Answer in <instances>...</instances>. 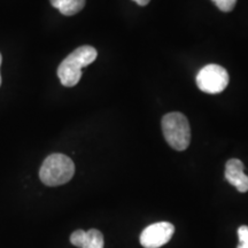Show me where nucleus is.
<instances>
[{"label":"nucleus","mask_w":248,"mask_h":248,"mask_svg":"<svg viewBox=\"0 0 248 248\" xmlns=\"http://www.w3.org/2000/svg\"><path fill=\"white\" fill-rule=\"evenodd\" d=\"M244 163L238 159L229 160L225 164V179L240 193L248 191V176L244 172Z\"/></svg>","instance_id":"nucleus-6"},{"label":"nucleus","mask_w":248,"mask_h":248,"mask_svg":"<svg viewBox=\"0 0 248 248\" xmlns=\"http://www.w3.org/2000/svg\"><path fill=\"white\" fill-rule=\"evenodd\" d=\"M133 1L137 2L139 6H146L148 2L151 1V0H133Z\"/></svg>","instance_id":"nucleus-11"},{"label":"nucleus","mask_w":248,"mask_h":248,"mask_svg":"<svg viewBox=\"0 0 248 248\" xmlns=\"http://www.w3.org/2000/svg\"><path fill=\"white\" fill-rule=\"evenodd\" d=\"M173 232H175V226L171 223H154V224L148 225L141 232L139 241L144 248H160L169 243Z\"/></svg>","instance_id":"nucleus-5"},{"label":"nucleus","mask_w":248,"mask_h":248,"mask_svg":"<svg viewBox=\"0 0 248 248\" xmlns=\"http://www.w3.org/2000/svg\"><path fill=\"white\" fill-rule=\"evenodd\" d=\"M52 6L57 8L62 15L71 16L82 11L85 6V0H49Z\"/></svg>","instance_id":"nucleus-8"},{"label":"nucleus","mask_w":248,"mask_h":248,"mask_svg":"<svg viewBox=\"0 0 248 248\" xmlns=\"http://www.w3.org/2000/svg\"><path fill=\"white\" fill-rule=\"evenodd\" d=\"M75 164L67 155L54 153L44 160L39 170L40 181L47 186L63 185L74 177Z\"/></svg>","instance_id":"nucleus-2"},{"label":"nucleus","mask_w":248,"mask_h":248,"mask_svg":"<svg viewBox=\"0 0 248 248\" xmlns=\"http://www.w3.org/2000/svg\"><path fill=\"white\" fill-rule=\"evenodd\" d=\"M197 85L202 92L216 94L224 91L229 84V74L218 64H207L197 75Z\"/></svg>","instance_id":"nucleus-4"},{"label":"nucleus","mask_w":248,"mask_h":248,"mask_svg":"<svg viewBox=\"0 0 248 248\" xmlns=\"http://www.w3.org/2000/svg\"><path fill=\"white\" fill-rule=\"evenodd\" d=\"M97 57V49L89 45L80 46L71 52L58 68V76L61 84L67 88L75 86L82 77V68L91 64Z\"/></svg>","instance_id":"nucleus-1"},{"label":"nucleus","mask_w":248,"mask_h":248,"mask_svg":"<svg viewBox=\"0 0 248 248\" xmlns=\"http://www.w3.org/2000/svg\"><path fill=\"white\" fill-rule=\"evenodd\" d=\"M70 243L78 248H104V235L97 229L89 231L76 230L70 235Z\"/></svg>","instance_id":"nucleus-7"},{"label":"nucleus","mask_w":248,"mask_h":248,"mask_svg":"<svg viewBox=\"0 0 248 248\" xmlns=\"http://www.w3.org/2000/svg\"><path fill=\"white\" fill-rule=\"evenodd\" d=\"M162 131L166 140L176 151H185L191 141V128L182 113H169L162 119Z\"/></svg>","instance_id":"nucleus-3"},{"label":"nucleus","mask_w":248,"mask_h":248,"mask_svg":"<svg viewBox=\"0 0 248 248\" xmlns=\"http://www.w3.org/2000/svg\"><path fill=\"white\" fill-rule=\"evenodd\" d=\"M239 245L237 248H248V226L243 225L238 229Z\"/></svg>","instance_id":"nucleus-10"},{"label":"nucleus","mask_w":248,"mask_h":248,"mask_svg":"<svg viewBox=\"0 0 248 248\" xmlns=\"http://www.w3.org/2000/svg\"><path fill=\"white\" fill-rule=\"evenodd\" d=\"M212 1L215 2L219 11L228 13L234 8L237 0H212Z\"/></svg>","instance_id":"nucleus-9"},{"label":"nucleus","mask_w":248,"mask_h":248,"mask_svg":"<svg viewBox=\"0 0 248 248\" xmlns=\"http://www.w3.org/2000/svg\"><path fill=\"white\" fill-rule=\"evenodd\" d=\"M1 61H2V57L0 54V66H1ZM0 85H1V75H0Z\"/></svg>","instance_id":"nucleus-12"}]
</instances>
